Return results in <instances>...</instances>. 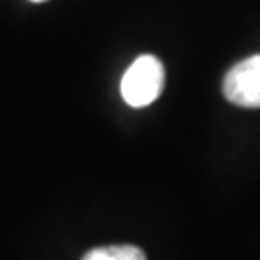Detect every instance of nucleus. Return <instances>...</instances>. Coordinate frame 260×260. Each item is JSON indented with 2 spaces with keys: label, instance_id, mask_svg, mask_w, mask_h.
<instances>
[{
  "label": "nucleus",
  "instance_id": "nucleus-4",
  "mask_svg": "<svg viewBox=\"0 0 260 260\" xmlns=\"http://www.w3.org/2000/svg\"><path fill=\"white\" fill-rule=\"evenodd\" d=\"M31 2H47V0H31Z\"/></svg>",
  "mask_w": 260,
  "mask_h": 260
},
{
  "label": "nucleus",
  "instance_id": "nucleus-1",
  "mask_svg": "<svg viewBox=\"0 0 260 260\" xmlns=\"http://www.w3.org/2000/svg\"><path fill=\"white\" fill-rule=\"evenodd\" d=\"M164 89V66L152 54L139 56L121 77L123 101L133 108H143L156 101Z\"/></svg>",
  "mask_w": 260,
  "mask_h": 260
},
{
  "label": "nucleus",
  "instance_id": "nucleus-2",
  "mask_svg": "<svg viewBox=\"0 0 260 260\" xmlns=\"http://www.w3.org/2000/svg\"><path fill=\"white\" fill-rule=\"evenodd\" d=\"M223 96L241 108H260V54L235 64L225 74Z\"/></svg>",
  "mask_w": 260,
  "mask_h": 260
},
{
  "label": "nucleus",
  "instance_id": "nucleus-3",
  "mask_svg": "<svg viewBox=\"0 0 260 260\" xmlns=\"http://www.w3.org/2000/svg\"><path fill=\"white\" fill-rule=\"evenodd\" d=\"M81 260H147L145 252L133 245H114V247H101L93 249Z\"/></svg>",
  "mask_w": 260,
  "mask_h": 260
}]
</instances>
